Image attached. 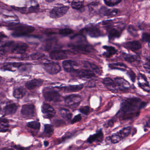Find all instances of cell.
I'll return each instance as SVG.
<instances>
[{
  "instance_id": "7a4b0ae2",
  "label": "cell",
  "mask_w": 150,
  "mask_h": 150,
  "mask_svg": "<svg viewBox=\"0 0 150 150\" xmlns=\"http://www.w3.org/2000/svg\"><path fill=\"white\" fill-rule=\"evenodd\" d=\"M43 94L45 100L49 102H59L62 99L61 94L56 90L51 87L44 88Z\"/></svg>"
},
{
  "instance_id": "c3c4849f",
  "label": "cell",
  "mask_w": 150,
  "mask_h": 150,
  "mask_svg": "<svg viewBox=\"0 0 150 150\" xmlns=\"http://www.w3.org/2000/svg\"><path fill=\"white\" fill-rule=\"evenodd\" d=\"M5 37H6V36H4L3 34L0 33V42H1V41H2V40L4 38H5Z\"/></svg>"
},
{
  "instance_id": "44dd1931",
  "label": "cell",
  "mask_w": 150,
  "mask_h": 150,
  "mask_svg": "<svg viewBox=\"0 0 150 150\" xmlns=\"http://www.w3.org/2000/svg\"><path fill=\"white\" fill-rule=\"evenodd\" d=\"M118 12V10L116 9H108L105 7L100 10V14L105 16H113L117 15Z\"/></svg>"
},
{
  "instance_id": "30bf717a",
  "label": "cell",
  "mask_w": 150,
  "mask_h": 150,
  "mask_svg": "<svg viewBox=\"0 0 150 150\" xmlns=\"http://www.w3.org/2000/svg\"><path fill=\"white\" fill-rule=\"evenodd\" d=\"M70 47L73 50L81 53L85 54L91 53L93 51V47L91 46L90 45H85V44L71 45Z\"/></svg>"
},
{
  "instance_id": "f907efd6",
  "label": "cell",
  "mask_w": 150,
  "mask_h": 150,
  "mask_svg": "<svg viewBox=\"0 0 150 150\" xmlns=\"http://www.w3.org/2000/svg\"><path fill=\"white\" fill-rule=\"evenodd\" d=\"M44 145H45V147H47V146H48V145H49V142H47V141H45L44 142Z\"/></svg>"
},
{
  "instance_id": "cb8c5ba5",
  "label": "cell",
  "mask_w": 150,
  "mask_h": 150,
  "mask_svg": "<svg viewBox=\"0 0 150 150\" xmlns=\"http://www.w3.org/2000/svg\"><path fill=\"white\" fill-rule=\"evenodd\" d=\"M103 48L106 50L105 52L103 54V55L106 58H110L117 52L116 49L112 46H103Z\"/></svg>"
},
{
  "instance_id": "681fc988",
  "label": "cell",
  "mask_w": 150,
  "mask_h": 150,
  "mask_svg": "<svg viewBox=\"0 0 150 150\" xmlns=\"http://www.w3.org/2000/svg\"><path fill=\"white\" fill-rule=\"evenodd\" d=\"M0 150H14L13 148H4L1 149Z\"/></svg>"
},
{
  "instance_id": "52a82bcc",
  "label": "cell",
  "mask_w": 150,
  "mask_h": 150,
  "mask_svg": "<svg viewBox=\"0 0 150 150\" xmlns=\"http://www.w3.org/2000/svg\"><path fill=\"white\" fill-rule=\"evenodd\" d=\"M72 75L75 76L80 79H90L95 76V73L89 69H82L78 70L77 69L74 72H73Z\"/></svg>"
},
{
  "instance_id": "db71d44e",
  "label": "cell",
  "mask_w": 150,
  "mask_h": 150,
  "mask_svg": "<svg viewBox=\"0 0 150 150\" xmlns=\"http://www.w3.org/2000/svg\"><path fill=\"white\" fill-rule=\"evenodd\" d=\"M148 60H149V62H150V55L149 57L148 58Z\"/></svg>"
},
{
  "instance_id": "d6986e66",
  "label": "cell",
  "mask_w": 150,
  "mask_h": 150,
  "mask_svg": "<svg viewBox=\"0 0 150 150\" xmlns=\"http://www.w3.org/2000/svg\"><path fill=\"white\" fill-rule=\"evenodd\" d=\"M57 88L62 89L66 92H75L80 91L83 89V84L76 85H69L63 87H56Z\"/></svg>"
},
{
  "instance_id": "1f68e13d",
  "label": "cell",
  "mask_w": 150,
  "mask_h": 150,
  "mask_svg": "<svg viewBox=\"0 0 150 150\" xmlns=\"http://www.w3.org/2000/svg\"><path fill=\"white\" fill-rule=\"evenodd\" d=\"M83 4L84 0H73L71 6L73 8L79 9L83 7Z\"/></svg>"
},
{
  "instance_id": "11a10c76",
  "label": "cell",
  "mask_w": 150,
  "mask_h": 150,
  "mask_svg": "<svg viewBox=\"0 0 150 150\" xmlns=\"http://www.w3.org/2000/svg\"><path fill=\"white\" fill-rule=\"evenodd\" d=\"M139 1H143V0H139Z\"/></svg>"
},
{
  "instance_id": "ee69618b",
  "label": "cell",
  "mask_w": 150,
  "mask_h": 150,
  "mask_svg": "<svg viewBox=\"0 0 150 150\" xmlns=\"http://www.w3.org/2000/svg\"><path fill=\"white\" fill-rule=\"evenodd\" d=\"M127 74L129 76V77H130L131 80L133 82H134L136 79V75L134 73L132 70H130L128 72Z\"/></svg>"
},
{
  "instance_id": "b9f144b4",
  "label": "cell",
  "mask_w": 150,
  "mask_h": 150,
  "mask_svg": "<svg viewBox=\"0 0 150 150\" xmlns=\"http://www.w3.org/2000/svg\"><path fill=\"white\" fill-rule=\"evenodd\" d=\"M81 120H82V116H81V115H77L73 118V120L71 121V123L74 124L76 122H79Z\"/></svg>"
},
{
  "instance_id": "bcb514c9",
  "label": "cell",
  "mask_w": 150,
  "mask_h": 150,
  "mask_svg": "<svg viewBox=\"0 0 150 150\" xmlns=\"http://www.w3.org/2000/svg\"><path fill=\"white\" fill-rule=\"evenodd\" d=\"M114 123V120H111L108 121V125L109 127H112V126L113 125Z\"/></svg>"
},
{
  "instance_id": "9c48e42d",
  "label": "cell",
  "mask_w": 150,
  "mask_h": 150,
  "mask_svg": "<svg viewBox=\"0 0 150 150\" xmlns=\"http://www.w3.org/2000/svg\"><path fill=\"white\" fill-rule=\"evenodd\" d=\"M43 116L45 119H51L53 118L56 114L54 108L48 104H44L41 107Z\"/></svg>"
},
{
  "instance_id": "603a6c76",
  "label": "cell",
  "mask_w": 150,
  "mask_h": 150,
  "mask_svg": "<svg viewBox=\"0 0 150 150\" xmlns=\"http://www.w3.org/2000/svg\"><path fill=\"white\" fill-rule=\"evenodd\" d=\"M83 65H84V67L88 68L89 69V70L93 72V73H96L97 74H100V70L99 68L93 63H91V62H88L87 61H84L83 62Z\"/></svg>"
},
{
  "instance_id": "d6a6232c",
  "label": "cell",
  "mask_w": 150,
  "mask_h": 150,
  "mask_svg": "<svg viewBox=\"0 0 150 150\" xmlns=\"http://www.w3.org/2000/svg\"><path fill=\"white\" fill-rule=\"evenodd\" d=\"M27 127L33 129L39 130L40 129V124L38 122L35 121L30 122L27 123Z\"/></svg>"
},
{
  "instance_id": "7bdbcfd3",
  "label": "cell",
  "mask_w": 150,
  "mask_h": 150,
  "mask_svg": "<svg viewBox=\"0 0 150 150\" xmlns=\"http://www.w3.org/2000/svg\"><path fill=\"white\" fill-rule=\"evenodd\" d=\"M142 38L144 41L150 43V33H144Z\"/></svg>"
},
{
  "instance_id": "f5cc1de1",
  "label": "cell",
  "mask_w": 150,
  "mask_h": 150,
  "mask_svg": "<svg viewBox=\"0 0 150 150\" xmlns=\"http://www.w3.org/2000/svg\"><path fill=\"white\" fill-rule=\"evenodd\" d=\"M47 2H52L54 1V0H45Z\"/></svg>"
},
{
  "instance_id": "4316f807",
  "label": "cell",
  "mask_w": 150,
  "mask_h": 150,
  "mask_svg": "<svg viewBox=\"0 0 150 150\" xmlns=\"http://www.w3.org/2000/svg\"><path fill=\"white\" fill-rule=\"evenodd\" d=\"M26 91L24 88L22 87H19L14 90L13 96L16 98L21 99L25 95Z\"/></svg>"
},
{
  "instance_id": "60d3db41",
  "label": "cell",
  "mask_w": 150,
  "mask_h": 150,
  "mask_svg": "<svg viewBox=\"0 0 150 150\" xmlns=\"http://www.w3.org/2000/svg\"><path fill=\"white\" fill-rule=\"evenodd\" d=\"M9 126L6 123L1 122L0 124V132H5L8 130Z\"/></svg>"
},
{
  "instance_id": "9a60e30c",
  "label": "cell",
  "mask_w": 150,
  "mask_h": 150,
  "mask_svg": "<svg viewBox=\"0 0 150 150\" xmlns=\"http://www.w3.org/2000/svg\"><path fill=\"white\" fill-rule=\"evenodd\" d=\"M43 83V80L42 79H34L27 82L25 86L28 90H32L40 87Z\"/></svg>"
},
{
  "instance_id": "5b68a950",
  "label": "cell",
  "mask_w": 150,
  "mask_h": 150,
  "mask_svg": "<svg viewBox=\"0 0 150 150\" xmlns=\"http://www.w3.org/2000/svg\"><path fill=\"white\" fill-rule=\"evenodd\" d=\"M69 9V6H65L62 4H56L50 11V17L54 18L61 17L67 12Z\"/></svg>"
},
{
  "instance_id": "7dc6e473",
  "label": "cell",
  "mask_w": 150,
  "mask_h": 150,
  "mask_svg": "<svg viewBox=\"0 0 150 150\" xmlns=\"http://www.w3.org/2000/svg\"><path fill=\"white\" fill-rule=\"evenodd\" d=\"M14 150H24L23 148L18 146H14L13 147Z\"/></svg>"
},
{
  "instance_id": "d590c367",
  "label": "cell",
  "mask_w": 150,
  "mask_h": 150,
  "mask_svg": "<svg viewBox=\"0 0 150 150\" xmlns=\"http://www.w3.org/2000/svg\"><path fill=\"white\" fill-rule=\"evenodd\" d=\"M122 55H123L124 59L129 63H132L135 61V58L133 55L126 53H123Z\"/></svg>"
},
{
  "instance_id": "f546056e",
  "label": "cell",
  "mask_w": 150,
  "mask_h": 150,
  "mask_svg": "<svg viewBox=\"0 0 150 150\" xmlns=\"http://www.w3.org/2000/svg\"><path fill=\"white\" fill-rule=\"evenodd\" d=\"M108 36L110 39H115V38H119L120 35V31L115 29V28H110L108 30Z\"/></svg>"
},
{
  "instance_id": "7c38bea8",
  "label": "cell",
  "mask_w": 150,
  "mask_h": 150,
  "mask_svg": "<svg viewBox=\"0 0 150 150\" xmlns=\"http://www.w3.org/2000/svg\"><path fill=\"white\" fill-rule=\"evenodd\" d=\"M62 66L64 70L68 73H73L77 70L78 64L76 62L71 60H65L62 62Z\"/></svg>"
},
{
  "instance_id": "6da1fadb",
  "label": "cell",
  "mask_w": 150,
  "mask_h": 150,
  "mask_svg": "<svg viewBox=\"0 0 150 150\" xmlns=\"http://www.w3.org/2000/svg\"><path fill=\"white\" fill-rule=\"evenodd\" d=\"M147 104L137 98L125 100L122 103L120 114L122 120L129 119L138 114V110L144 108Z\"/></svg>"
},
{
  "instance_id": "2e32d148",
  "label": "cell",
  "mask_w": 150,
  "mask_h": 150,
  "mask_svg": "<svg viewBox=\"0 0 150 150\" xmlns=\"http://www.w3.org/2000/svg\"><path fill=\"white\" fill-rule=\"evenodd\" d=\"M115 80L117 87L121 91L127 90L130 87V84L122 78H116Z\"/></svg>"
},
{
  "instance_id": "f35d334b",
  "label": "cell",
  "mask_w": 150,
  "mask_h": 150,
  "mask_svg": "<svg viewBox=\"0 0 150 150\" xmlns=\"http://www.w3.org/2000/svg\"><path fill=\"white\" fill-rule=\"evenodd\" d=\"M79 111L82 113L87 115L91 112V108L88 106H82L79 108Z\"/></svg>"
},
{
  "instance_id": "4dcf8cb0",
  "label": "cell",
  "mask_w": 150,
  "mask_h": 150,
  "mask_svg": "<svg viewBox=\"0 0 150 150\" xmlns=\"http://www.w3.org/2000/svg\"><path fill=\"white\" fill-rule=\"evenodd\" d=\"M131 131V127H127L124 128L117 133L120 136L121 138L122 139H123V138L127 137L130 134Z\"/></svg>"
},
{
  "instance_id": "d4e9b609",
  "label": "cell",
  "mask_w": 150,
  "mask_h": 150,
  "mask_svg": "<svg viewBox=\"0 0 150 150\" xmlns=\"http://www.w3.org/2000/svg\"><path fill=\"white\" fill-rule=\"evenodd\" d=\"M18 106L16 104H11L6 105L4 110L6 114L12 115L16 112Z\"/></svg>"
},
{
  "instance_id": "f6af8a7d",
  "label": "cell",
  "mask_w": 150,
  "mask_h": 150,
  "mask_svg": "<svg viewBox=\"0 0 150 150\" xmlns=\"http://www.w3.org/2000/svg\"><path fill=\"white\" fill-rule=\"evenodd\" d=\"M6 52V51L5 50L2 48H0V59L5 55Z\"/></svg>"
},
{
  "instance_id": "ba28073f",
  "label": "cell",
  "mask_w": 150,
  "mask_h": 150,
  "mask_svg": "<svg viewBox=\"0 0 150 150\" xmlns=\"http://www.w3.org/2000/svg\"><path fill=\"white\" fill-rule=\"evenodd\" d=\"M21 113V114L25 118H32L35 115V106L32 104L24 105L22 106Z\"/></svg>"
},
{
  "instance_id": "816d5d0a",
  "label": "cell",
  "mask_w": 150,
  "mask_h": 150,
  "mask_svg": "<svg viewBox=\"0 0 150 150\" xmlns=\"http://www.w3.org/2000/svg\"><path fill=\"white\" fill-rule=\"evenodd\" d=\"M147 127H150V118L149 119L148 121L147 122Z\"/></svg>"
},
{
  "instance_id": "4fadbf2b",
  "label": "cell",
  "mask_w": 150,
  "mask_h": 150,
  "mask_svg": "<svg viewBox=\"0 0 150 150\" xmlns=\"http://www.w3.org/2000/svg\"><path fill=\"white\" fill-rule=\"evenodd\" d=\"M50 57L52 59L54 60H62L67 59V54L66 52L62 50H54L50 53Z\"/></svg>"
},
{
  "instance_id": "ffe728a7",
  "label": "cell",
  "mask_w": 150,
  "mask_h": 150,
  "mask_svg": "<svg viewBox=\"0 0 150 150\" xmlns=\"http://www.w3.org/2000/svg\"><path fill=\"white\" fill-rule=\"evenodd\" d=\"M125 47L132 51H136L142 48V45L137 41H130L127 42L124 45Z\"/></svg>"
},
{
  "instance_id": "5bb4252c",
  "label": "cell",
  "mask_w": 150,
  "mask_h": 150,
  "mask_svg": "<svg viewBox=\"0 0 150 150\" xmlns=\"http://www.w3.org/2000/svg\"><path fill=\"white\" fill-rule=\"evenodd\" d=\"M103 83L108 90L112 92L116 93L118 91L116 83L110 78H105L103 79Z\"/></svg>"
},
{
  "instance_id": "e0dca14e",
  "label": "cell",
  "mask_w": 150,
  "mask_h": 150,
  "mask_svg": "<svg viewBox=\"0 0 150 150\" xmlns=\"http://www.w3.org/2000/svg\"><path fill=\"white\" fill-rule=\"evenodd\" d=\"M138 83L139 85L143 90L146 92H149L150 86L149 83L147 81L146 77L144 75L140 74L138 77Z\"/></svg>"
},
{
  "instance_id": "8fae6325",
  "label": "cell",
  "mask_w": 150,
  "mask_h": 150,
  "mask_svg": "<svg viewBox=\"0 0 150 150\" xmlns=\"http://www.w3.org/2000/svg\"><path fill=\"white\" fill-rule=\"evenodd\" d=\"M12 45L11 52L15 54H23L28 48L27 44L23 43H18Z\"/></svg>"
},
{
  "instance_id": "3957f363",
  "label": "cell",
  "mask_w": 150,
  "mask_h": 150,
  "mask_svg": "<svg viewBox=\"0 0 150 150\" xmlns=\"http://www.w3.org/2000/svg\"><path fill=\"white\" fill-rule=\"evenodd\" d=\"M12 35L14 37H21L27 35L34 31V27L27 25L21 24L15 26L12 28Z\"/></svg>"
},
{
  "instance_id": "74e56055",
  "label": "cell",
  "mask_w": 150,
  "mask_h": 150,
  "mask_svg": "<svg viewBox=\"0 0 150 150\" xmlns=\"http://www.w3.org/2000/svg\"><path fill=\"white\" fill-rule=\"evenodd\" d=\"M122 0H104L105 4L108 6H113L120 3Z\"/></svg>"
},
{
  "instance_id": "7402d4cb",
  "label": "cell",
  "mask_w": 150,
  "mask_h": 150,
  "mask_svg": "<svg viewBox=\"0 0 150 150\" xmlns=\"http://www.w3.org/2000/svg\"><path fill=\"white\" fill-rule=\"evenodd\" d=\"M88 35L93 38H97L101 35L100 30L96 27H91L87 28L86 30Z\"/></svg>"
},
{
  "instance_id": "836d02e7",
  "label": "cell",
  "mask_w": 150,
  "mask_h": 150,
  "mask_svg": "<svg viewBox=\"0 0 150 150\" xmlns=\"http://www.w3.org/2000/svg\"><path fill=\"white\" fill-rule=\"evenodd\" d=\"M23 63H20V62H14V63H7L6 65L4 66V68L6 69H9V70H11V68H18L20 67L23 66Z\"/></svg>"
},
{
  "instance_id": "484cf974",
  "label": "cell",
  "mask_w": 150,
  "mask_h": 150,
  "mask_svg": "<svg viewBox=\"0 0 150 150\" xmlns=\"http://www.w3.org/2000/svg\"><path fill=\"white\" fill-rule=\"evenodd\" d=\"M108 67L111 69H118L121 71H125L127 69V66L124 63L121 62L110 63L108 65Z\"/></svg>"
},
{
  "instance_id": "277c9868",
  "label": "cell",
  "mask_w": 150,
  "mask_h": 150,
  "mask_svg": "<svg viewBox=\"0 0 150 150\" xmlns=\"http://www.w3.org/2000/svg\"><path fill=\"white\" fill-rule=\"evenodd\" d=\"M82 100V98L78 94H71L65 97L64 98L65 104L71 109L76 108Z\"/></svg>"
},
{
  "instance_id": "ab89813d",
  "label": "cell",
  "mask_w": 150,
  "mask_h": 150,
  "mask_svg": "<svg viewBox=\"0 0 150 150\" xmlns=\"http://www.w3.org/2000/svg\"><path fill=\"white\" fill-rule=\"evenodd\" d=\"M73 30L71 29H69V28H65V29H62L60 30L59 31V33L61 35H68L73 33Z\"/></svg>"
},
{
  "instance_id": "8d00e7d4",
  "label": "cell",
  "mask_w": 150,
  "mask_h": 150,
  "mask_svg": "<svg viewBox=\"0 0 150 150\" xmlns=\"http://www.w3.org/2000/svg\"><path fill=\"white\" fill-rule=\"evenodd\" d=\"M45 56V54L41 52H36L31 55V59L33 60H37Z\"/></svg>"
},
{
  "instance_id": "e575fe53",
  "label": "cell",
  "mask_w": 150,
  "mask_h": 150,
  "mask_svg": "<svg viewBox=\"0 0 150 150\" xmlns=\"http://www.w3.org/2000/svg\"><path fill=\"white\" fill-rule=\"evenodd\" d=\"M121 139L122 138L118 134V133L114 134L110 137V140L113 144H116L119 142L121 140Z\"/></svg>"
},
{
  "instance_id": "ac0fdd59",
  "label": "cell",
  "mask_w": 150,
  "mask_h": 150,
  "mask_svg": "<svg viewBox=\"0 0 150 150\" xmlns=\"http://www.w3.org/2000/svg\"><path fill=\"white\" fill-rule=\"evenodd\" d=\"M103 138V133L102 130H99L96 134L90 136L87 141L89 143L91 144L95 142H102Z\"/></svg>"
},
{
  "instance_id": "8992f818",
  "label": "cell",
  "mask_w": 150,
  "mask_h": 150,
  "mask_svg": "<svg viewBox=\"0 0 150 150\" xmlns=\"http://www.w3.org/2000/svg\"><path fill=\"white\" fill-rule=\"evenodd\" d=\"M44 69L47 73L52 75L57 74L61 70L60 66L58 63L50 62L44 64Z\"/></svg>"
},
{
  "instance_id": "f1b7e54d",
  "label": "cell",
  "mask_w": 150,
  "mask_h": 150,
  "mask_svg": "<svg viewBox=\"0 0 150 150\" xmlns=\"http://www.w3.org/2000/svg\"><path fill=\"white\" fill-rule=\"evenodd\" d=\"M54 129L52 125L50 124H46L45 125L44 129V134L45 137H51L54 133Z\"/></svg>"
},
{
  "instance_id": "83f0119b",
  "label": "cell",
  "mask_w": 150,
  "mask_h": 150,
  "mask_svg": "<svg viewBox=\"0 0 150 150\" xmlns=\"http://www.w3.org/2000/svg\"><path fill=\"white\" fill-rule=\"evenodd\" d=\"M60 113L62 117L67 121L71 120L72 117V114L69 110L64 108H61L59 110Z\"/></svg>"
}]
</instances>
